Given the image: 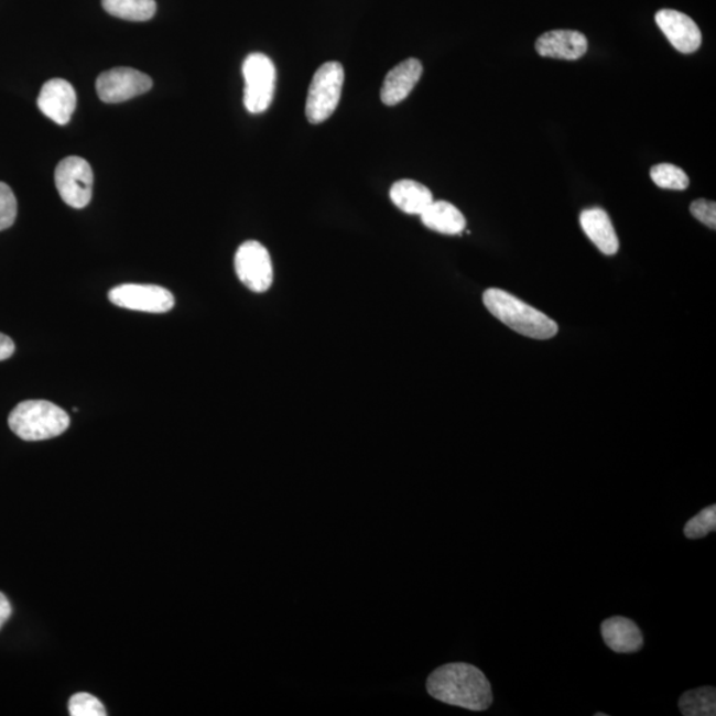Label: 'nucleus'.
Instances as JSON below:
<instances>
[{
    "label": "nucleus",
    "instance_id": "f257e3e1",
    "mask_svg": "<svg viewBox=\"0 0 716 716\" xmlns=\"http://www.w3.org/2000/svg\"><path fill=\"white\" fill-rule=\"evenodd\" d=\"M434 699L470 712H485L492 705L490 682L470 663L457 662L435 669L426 682Z\"/></svg>",
    "mask_w": 716,
    "mask_h": 716
},
{
    "label": "nucleus",
    "instance_id": "f03ea898",
    "mask_svg": "<svg viewBox=\"0 0 716 716\" xmlns=\"http://www.w3.org/2000/svg\"><path fill=\"white\" fill-rule=\"evenodd\" d=\"M486 308L512 330L535 340H549L555 337L558 325L531 305L503 290H487L484 295Z\"/></svg>",
    "mask_w": 716,
    "mask_h": 716
},
{
    "label": "nucleus",
    "instance_id": "7ed1b4c3",
    "mask_svg": "<svg viewBox=\"0 0 716 716\" xmlns=\"http://www.w3.org/2000/svg\"><path fill=\"white\" fill-rule=\"evenodd\" d=\"M69 415L50 401L19 403L9 416V425L19 438L28 442L58 437L69 427Z\"/></svg>",
    "mask_w": 716,
    "mask_h": 716
},
{
    "label": "nucleus",
    "instance_id": "20e7f679",
    "mask_svg": "<svg viewBox=\"0 0 716 716\" xmlns=\"http://www.w3.org/2000/svg\"><path fill=\"white\" fill-rule=\"evenodd\" d=\"M344 68L340 63L328 62L316 70L305 106L311 123H322L334 115L341 99Z\"/></svg>",
    "mask_w": 716,
    "mask_h": 716
},
{
    "label": "nucleus",
    "instance_id": "39448f33",
    "mask_svg": "<svg viewBox=\"0 0 716 716\" xmlns=\"http://www.w3.org/2000/svg\"><path fill=\"white\" fill-rule=\"evenodd\" d=\"M245 107L250 113H263L275 95L276 68L264 54H251L243 63Z\"/></svg>",
    "mask_w": 716,
    "mask_h": 716
},
{
    "label": "nucleus",
    "instance_id": "423d86ee",
    "mask_svg": "<svg viewBox=\"0 0 716 716\" xmlns=\"http://www.w3.org/2000/svg\"><path fill=\"white\" fill-rule=\"evenodd\" d=\"M55 184L65 204L74 208H84L93 199V167L86 160L76 155L64 159L56 167Z\"/></svg>",
    "mask_w": 716,
    "mask_h": 716
},
{
    "label": "nucleus",
    "instance_id": "0eeeda50",
    "mask_svg": "<svg viewBox=\"0 0 716 716\" xmlns=\"http://www.w3.org/2000/svg\"><path fill=\"white\" fill-rule=\"evenodd\" d=\"M237 275L247 289L256 294L269 291L273 280L269 250L257 240H247L236 253Z\"/></svg>",
    "mask_w": 716,
    "mask_h": 716
},
{
    "label": "nucleus",
    "instance_id": "6e6552de",
    "mask_svg": "<svg viewBox=\"0 0 716 716\" xmlns=\"http://www.w3.org/2000/svg\"><path fill=\"white\" fill-rule=\"evenodd\" d=\"M109 301L117 307L148 312V314H165L174 307V296L171 291L159 285L122 284L109 292Z\"/></svg>",
    "mask_w": 716,
    "mask_h": 716
},
{
    "label": "nucleus",
    "instance_id": "1a4fd4ad",
    "mask_svg": "<svg viewBox=\"0 0 716 716\" xmlns=\"http://www.w3.org/2000/svg\"><path fill=\"white\" fill-rule=\"evenodd\" d=\"M153 87L151 77L142 72L120 67L104 72L96 82L97 95L107 104H119L147 94Z\"/></svg>",
    "mask_w": 716,
    "mask_h": 716
},
{
    "label": "nucleus",
    "instance_id": "9d476101",
    "mask_svg": "<svg viewBox=\"0 0 716 716\" xmlns=\"http://www.w3.org/2000/svg\"><path fill=\"white\" fill-rule=\"evenodd\" d=\"M655 22L668 41L682 54H693L701 47L702 32L692 18L675 10H661Z\"/></svg>",
    "mask_w": 716,
    "mask_h": 716
},
{
    "label": "nucleus",
    "instance_id": "9b49d317",
    "mask_svg": "<svg viewBox=\"0 0 716 716\" xmlns=\"http://www.w3.org/2000/svg\"><path fill=\"white\" fill-rule=\"evenodd\" d=\"M76 93L67 80L52 79L44 84L37 106L48 119L65 126L76 109Z\"/></svg>",
    "mask_w": 716,
    "mask_h": 716
},
{
    "label": "nucleus",
    "instance_id": "f8f14e48",
    "mask_svg": "<svg viewBox=\"0 0 716 716\" xmlns=\"http://www.w3.org/2000/svg\"><path fill=\"white\" fill-rule=\"evenodd\" d=\"M540 56L577 61L588 51V41L582 32L573 30H555L546 32L536 41Z\"/></svg>",
    "mask_w": 716,
    "mask_h": 716
},
{
    "label": "nucleus",
    "instance_id": "ddd939ff",
    "mask_svg": "<svg viewBox=\"0 0 716 716\" xmlns=\"http://www.w3.org/2000/svg\"><path fill=\"white\" fill-rule=\"evenodd\" d=\"M422 64L416 58H408L397 65L386 77L381 89V100L386 106L394 107L405 100L420 82Z\"/></svg>",
    "mask_w": 716,
    "mask_h": 716
},
{
    "label": "nucleus",
    "instance_id": "4468645a",
    "mask_svg": "<svg viewBox=\"0 0 716 716\" xmlns=\"http://www.w3.org/2000/svg\"><path fill=\"white\" fill-rule=\"evenodd\" d=\"M601 634L604 642L616 653H636L643 648L642 631L627 617L616 616L605 620Z\"/></svg>",
    "mask_w": 716,
    "mask_h": 716
},
{
    "label": "nucleus",
    "instance_id": "2eb2a0df",
    "mask_svg": "<svg viewBox=\"0 0 716 716\" xmlns=\"http://www.w3.org/2000/svg\"><path fill=\"white\" fill-rule=\"evenodd\" d=\"M583 231L605 256H615L620 249L617 234L609 215L603 208L592 207L581 215Z\"/></svg>",
    "mask_w": 716,
    "mask_h": 716
},
{
    "label": "nucleus",
    "instance_id": "dca6fc26",
    "mask_svg": "<svg viewBox=\"0 0 716 716\" xmlns=\"http://www.w3.org/2000/svg\"><path fill=\"white\" fill-rule=\"evenodd\" d=\"M421 219L427 229L445 234V236H459L466 229L465 215L446 200H434L421 214Z\"/></svg>",
    "mask_w": 716,
    "mask_h": 716
},
{
    "label": "nucleus",
    "instance_id": "f3484780",
    "mask_svg": "<svg viewBox=\"0 0 716 716\" xmlns=\"http://www.w3.org/2000/svg\"><path fill=\"white\" fill-rule=\"evenodd\" d=\"M390 199L401 211L410 215H421L434 202L433 193L412 180L395 182L390 188Z\"/></svg>",
    "mask_w": 716,
    "mask_h": 716
},
{
    "label": "nucleus",
    "instance_id": "a211bd4d",
    "mask_svg": "<svg viewBox=\"0 0 716 716\" xmlns=\"http://www.w3.org/2000/svg\"><path fill=\"white\" fill-rule=\"evenodd\" d=\"M108 14L129 22H147L155 15V0H102Z\"/></svg>",
    "mask_w": 716,
    "mask_h": 716
},
{
    "label": "nucleus",
    "instance_id": "6ab92c4d",
    "mask_svg": "<svg viewBox=\"0 0 716 716\" xmlns=\"http://www.w3.org/2000/svg\"><path fill=\"white\" fill-rule=\"evenodd\" d=\"M679 706L681 714L685 716H715L716 690L715 687L690 690L681 696Z\"/></svg>",
    "mask_w": 716,
    "mask_h": 716
},
{
    "label": "nucleus",
    "instance_id": "aec40b11",
    "mask_svg": "<svg viewBox=\"0 0 716 716\" xmlns=\"http://www.w3.org/2000/svg\"><path fill=\"white\" fill-rule=\"evenodd\" d=\"M654 184L669 191H686L690 185L687 174L681 167L672 164H660L650 171Z\"/></svg>",
    "mask_w": 716,
    "mask_h": 716
},
{
    "label": "nucleus",
    "instance_id": "412c9836",
    "mask_svg": "<svg viewBox=\"0 0 716 716\" xmlns=\"http://www.w3.org/2000/svg\"><path fill=\"white\" fill-rule=\"evenodd\" d=\"M716 530V506H709L698 516L690 519L685 525V536L690 540L702 539Z\"/></svg>",
    "mask_w": 716,
    "mask_h": 716
},
{
    "label": "nucleus",
    "instance_id": "4be33fe9",
    "mask_svg": "<svg viewBox=\"0 0 716 716\" xmlns=\"http://www.w3.org/2000/svg\"><path fill=\"white\" fill-rule=\"evenodd\" d=\"M69 715L72 716H106V707L88 693H79L72 696L68 703Z\"/></svg>",
    "mask_w": 716,
    "mask_h": 716
},
{
    "label": "nucleus",
    "instance_id": "5701e85b",
    "mask_svg": "<svg viewBox=\"0 0 716 716\" xmlns=\"http://www.w3.org/2000/svg\"><path fill=\"white\" fill-rule=\"evenodd\" d=\"M18 215L15 194L9 185L0 182V231L8 230L14 225Z\"/></svg>",
    "mask_w": 716,
    "mask_h": 716
},
{
    "label": "nucleus",
    "instance_id": "b1692460",
    "mask_svg": "<svg viewBox=\"0 0 716 716\" xmlns=\"http://www.w3.org/2000/svg\"><path fill=\"white\" fill-rule=\"evenodd\" d=\"M690 211L694 215L696 219L699 220L703 225L709 227V229L715 230L716 227V205L715 202L707 199H696L690 206Z\"/></svg>",
    "mask_w": 716,
    "mask_h": 716
},
{
    "label": "nucleus",
    "instance_id": "393cba45",
    "mask_svg": "<svg viewBox=\"0 0 716 716\" xmlns=\"http://www.w3.org/2000/svg\"><path fill=\"white\" fill-rule=\"evenodd\" d=\"M15 351V344L9 336L0 334V361L8 360Z\"/></svg>",
    "mask_w": 716,
    "mask_h": 716
},
{
    "label": "nucleus",
    "instance_id": "a878e982",
    "mask_svg": "<svg viewBox=\"0 0 716 716\" xmlns=\"http://www.w3.org/2000/svg\"><path fill=\"white\" fill-rule=\"evenodd\" d=\"M11 614L12 608L10 601L8 600V597L0 592V629H2L6 621L9 620Z\"/></svg>",
    "mask_w": 716,
    "mask_h": 716
},
{
    "label": "nucleus",
    "instance_id": "bb28decb",
    "mask_svg": "<svg viewBox=\"0 0 716 716\" xmlns=\"http://www.w3.org/2000/svg\"><path fill=\"white\" fill-rule=\"evenodd\" d=\"M595 715L596 716H608V714H605V713H596Z\"/></svg>",
    "mask_w": 716,
    "mask_h": 716
}]
</instances>
